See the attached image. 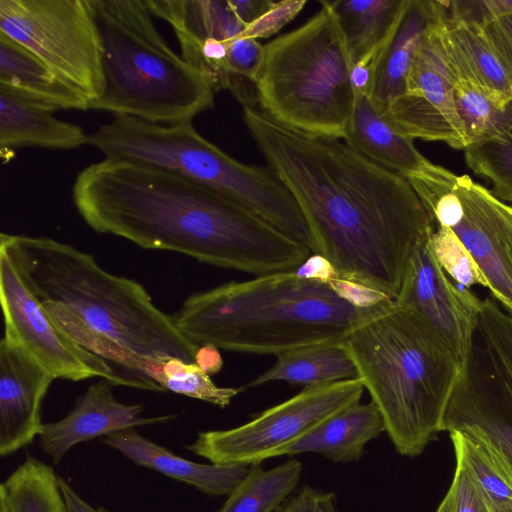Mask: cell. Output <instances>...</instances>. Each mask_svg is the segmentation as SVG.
Segmentation results:
<instances>
[{"mask_svg": "<svg viewBox=\"0 0 512 512\" xmlns=\"http://www.w3.org/2000/svg\"><path fill=\"white\" fill-rule=\"evenodd\" d=\"M58 476L52 466L27 455L0 484V512H65Z\"/></svg>", "mask_w": 512, "mask_h": 512, "instance_id": "28", "label": "cell"}, {"mask_svg": "<svg viewBox=\"0 0 512 512\" xmlns=\"http://www.w3.org/2000/svg\"><path fill=\"white\" fill-rule=\"evenodd\" d=\"M335 504L334 493L304 485L287 498L276 512H337Z\"/></svg>", "mask_w": 512, "mask_h": 512, "instance_id": "38", "label": "cell"}, {"mask_svg": "<svg viewBox=\"0 0 512 512\" xmlns=\"http://www.w3.org/2000/svg\"><path fill=\"white\" fill-rule=\"evenodd\" d=\"M102 443L136 465L191 485L211 497L228 496L246 476L250 466L193 462L143 437L135 428L103 437Z\"/></svg>", "mask_w": 512, "mask_h": 512, "instance_id": "19", "label": "cell"}, {"mask_svg": "<svg viewBox=\"0 0 512 512\" xmlns=\"http://www.w3.org/2000/svg\"><path fill=\"white\" fill-rule=\"evenodd\" d=\"M161 387L173 393L225 408L240 392L238 388L219 387L197 364L175 357L164 361Z\"/></svg>", "mask_w": 512, "mask_h": 512, "instance_id": "32", "label": "cell"}, {"mask_svg": "<svg viewBox=\"0 0 512 512\" xmlns=\"http://www.w3.org/2000/svg\"><path fill=\"white\" fill-rule=\"evenodd\" d=\"M343 140L369 161L404 177L429 163L415 147L414 140L398 132L371 97L362 92H355L354 108Z\"/></svg>", "mask_w": 512, "mask_h": 512, "instance_id": "22", "label": "cell"}, {"mask_svg": "<svg viewBox=\"0 0 512 512\" xmlns=\"http://www.w3.org/2000/svg\"><path fill=\"white\" fill-rule=\"evenodd\" d=\"M456 457V469L449 488L452 494L453 512H491L476 481L463 460Z\"/></svg>", "mask_w": 512, "mask_h": 512, "instance_id": "35", "label": "cell"}, {"mask_svg": "<svg viewBox=\"0 0 512 512\" xmlns=\"http://www.w3.org/2000/svg\"><path fill=\"white\" fill-rule=\"evenodd\" d=\"M442 431L482 440L512 470V315L494 298L476 313Z\"/></svg>", "mask_w": 512, "mask_h": 512, "instance_id": "9", "label": "cell"}, {"mask_svg": "<svg viewBox=\"0 0 512 512\" xmlns=\"http://www.w3.org/2000/svg\"><path fill=\"white\" fill-rule=\"evenodd\" d=\"M0 87L56 110H89L90 99L35 54L0 32Z\"/></svg>", "mask_w": 512, "mask_h": 512, "instance_id": "23", "label": "cell"}, {"mask_svg": "<svg viewBox=\"0 0 512 512\" xmlns=\"http://www.w3.org/2000/svg\"><path fill=\"white\" fill-rule=\"evenodd\" d=\"M448 14V1L408 0L401 18L378 56L370 97L385 114L406 92L407 76L430 30Z\"/></svg>", "mask_w": 512, "mask_h": 512, "instance_id": "18", "label": "cell"}, {"mask_svg": "<svg viewBox=\"0 0 512 512\" xmlns=\"http://www.w3.org/2000/svg\"><path fill=\"white\" fill-rule=\"evenodd\" d=\"M273 2L271 0H228L231 9L245 26L263 15Z\"/></svg>", "mask_w": 512, "mask_h": 512, "instance_id": "42", "label": "cell"}, {"mask_svg": "<svg viewBox=\"0 0 512 512\" xmlns=\"http://www.w3.org/2000/svg\"><path fill=\"white\" fill-rule=\"evenodd\" d=\"M302 463L296 458L266 470L251 464L246 476L215 512H276L297 487Z\"/></svg>", "mask_w": 512, "mask_h": 512, "instance_id": "27", "label": "cell"}, {"mask_svg": "<svg viewBox=\"0 0 512 512\" xmlns=\"http://www.w3.org/2000/svg\"><path fill=\"white\" fill-rule=\"evenodd\" d=\"M55 108L0 87L2 154L22 147L71 150L88 144L82 127L54 117Z\"/></svg>", "mask_w": 512, "mask_h": 512, "instance_id": "21", "label": "cell"}, {"mask_svg": "<svg viewBox=\"0 0 512 512\" xmlns=\"http://www.w3.org/2000/svg\"><path fill=\"white\" fill-rule=\"evenodd\" d=\"M431 234L415 249L395 301L420 314L462 362L482 300L452 284L434 255Z\"/></svg>", "mask_w": 512, "mask_h": 512, "instance_id": "14", "label": "cell"}, {"mask_svg": "<svg viewBox=\"0 0 512 512\" xmlns=\"http://www.w3.org/2000/svg\"><path fill=\"white\" fill-rule=\"evenodd\" d=\"M482 23L502 61L512 73V15Z\"/></svg>", "mask_w": 512, "mask_h": 512, "instance_id": "40", "label": "cell"}, {"mask_svg": "<svg viewBox=\"0 0 512 512\" xmlns=\"http://www.w3.org/2000/svg\"><path fill=\"white\" fill-rule=\"evenodd\" d=\"M436 512H453L452 494L450 490H448Z\"/></svg>", "mask_w": 512, "mask_h": 512, "instance_id": "46", "label": "cell"}, {"mask_svg": "<svg viewBox=\"0 0 512 512\" xmlns=\"http://www.w3.org/2000/svg\"><path fill=\"white\" fill-rule=\"evenodd\" d=\"M328 284L338 295L359 308H374L394 301L373 288L340 277L332 279Z\"/></svg>", "mask_w": 512, "mask_h": 512, "instance_id": "39", "label": "cell"}, {"mask_svg": "<svg viewBox=\"0 0 512 512\" xmlns=\"http://www.w3.org/2000/svg\"><path fill=\"white\" fill-rule=\"evenodd\" d=\"M468 167L488 179L492 193L500 200L512 202V129L504 135L464 150Z\"/></svg>", "mask_w": 512, "mask_h": 512, "instance_id": "31", "label": "cell"}, {"mask_svg": "<svg viewBox=\"0 0 512 512\" xmlns=\"http://www.w3.org/2000/svg\"><path fill=\"white\" fill-rule=\"evenodd\" d=\"M195 364L209 376L217 374L223 366L219 348L210 343L200 345L196 351Z\"/></svg>", "mask_w": 512, "mask_h": 512, "instance_id": "44", "label": "cell"}, {"mask_svg": "<svg viewBox=\"0 0 512 512\" xmlns=\"http://www.w3.org/2000/svg\"><path fill=\"white\" fill-rule=\"evenodd\" d=\"M430 243L442 269L457 283L466 289L475 285L488 288L479 265L451 229L437 226Z\"/></svg>", "mask_w": 512, "mask_h": 512, "instance_id": "33", "label": "cell"}, {"mask_svg": "<svg viewBox=\"0 0 512 512\" xmlns=\"http://www.w3.org/2000/svg\"><path fill=\"white\" fill-rule=\"evenodd\" d=\"M350 379H358L357 368L343 342H337L301 347L279 354L275 364L246 387L272 381L306 387Z\"/></svg>", "mask_w": 512, "mask_h": 512, "instance_id": "26", "label": "cell"}, {"mask_svg": "<svg viewBox=\"0 0 512 512\" xmlns=\"http://www.w3.org/2000/svg\"><path fill=\"white\" fill-rule=\"evenodd\" d=\"M89 3L101 41L103 75V91L89 110L176 124L213 107V88L168 45L145 0Z\"/></svg>", "mask_w": 512, "mask_h": 512, "instance_id": "6", "label": "cell"}, {"mask_svg": "<svg viewBox=\"0 0 512 512\" xmlns=\"http://www.w3.org/2000/svg\"><path fill=\"white\" fill-rule=\"evenodd\" d=\"M455 456L470 471L491 512H512V470L482 440L460 432L449 433Z\"/></svg>", "mask_w": 512, "mask_h": 512, "instance_id": "30", "label": "cell"}, {"mask_svg": "<svg viewBox=\"0 0 512 512\" xmlns=\"http://www.w3.org/2000/svg\"><path fill=\"white\" fill-rule=\"evenodd\" d=\"M302 26L264 45L259 108L289 127L343 139L354 108L352 60L327 1Z\"/></svg>", "mask_w": 512, "mask_h": 512, "instance_id": "8", "label": "cell"}, {"mask_svg": "<svg viewBox=\"0 0 512 512\" xmlns=\"http://www.w3.org/2000/svg\"><path fill=\"white\" fill-rule=\"evenodd\" d=\"M394 301L359 308L328 283L281 271L194 293L172 317L179 332L195 345L210 343L226 351L277 356L343 342Z\"/></svg>", "mask_w": 512, "mask_h": 512, "instance_id": "3", "label": "cell"}, {"mask_svg": "<svg viewBox=\"0 0 512 512\" xmlns=\"http://www.w3.org/2000/svg\"><path fill=\"white\" fill-rule=\"evenodd\" d=\"M0 300L4 337L55 379L82 381L100 377L115 386L140 388L135 380L118 372L111 363L79 345L50 318L3 248H0Z\"/></svg>", "mask_w": 512, "mask_h": 512, "instance_id": "12", "label": "cell"}, {"mask_svg": "<svg viewBox=\"0 0 512 512\" xmlns=\"http://www.w3.org/2000/svg\"><path fill=\"white\" fill-rule=\"evenodd\" d=\"M0 32L83 91L90 102L101 95V41L89 0H0Z\"/></svg>", "mask_w": 512, "mask_h": 512, "instance_id": "10", "label": "cell"}, {"mask_svg": "<svg viewBox=\"0 0 512 512\" xmlns=\"http://www.w3.org/2000/svg\"><path fill=\"white\" fill-rule=\"evenodd\" d=\"M305 4L306 0L273 2L263 15L247 25L239 35L254 39L270 37L294 19Z\"/></svg>", "mask_w": 512, "mask_h": 512, "instance_id": "36", "label": "cell"}, {"mask_svg": "<svg viewBox=\"0 0 512 512\" xmlns=\"http://www.w3.org/2000/svg\"><path fill=\"white\" fill-rule=\"evenodd\" d=\"M295 272L301 277L324 283L338 277L333 265L324 256L314 253Z\"/></svg>", "mask_w": 512, "mask_h": 512, "instance_id": "41", "label": "cell"}, {"mask_svg": "<svg viewBox=\"0 0 512 512\" xmlns=\"http://www.w3.org/2000/svg\"><path fill=\"white\" fill-rule=\"evenodd\" d=\"M442 37L455 79L466 80L495 97L512 99V73L481 21L454 15L448 9Z\"/></svg>", "mask_w": 512, "mask_h": 512, "instance_id": "20", "label": "cell"}, {"mask_svg": "<svg viewBox=\"0 0 512 512\" xmlns=\"http://www.w3.org/2000/svg\"><path fill=\"white\" fill-rule=\"evenodd\" d=\"M497 207L503 218L508 234L512 240V206L498 199Z\"/></svg>", "mask_w": 512, "mask_h": 512, "instance_id": "45", "label": "cell"}, {"mask_svg": "<svg viewBox=\"0 0 512 512\" xmlns=\"http://www.w3.org/2000/svg\"><path fill=\"white\" fill-rule=\"evenodd\" d=\"M359 379L306 386L297 395L266 409L249 422L226 430L199 432L185 448L210 463L251 465L283 451L339 411L360 402Z\"/></svg>", "mask_w": 512, "mask_h": 512, "instance_id": "11", "label": "cell"}, {"mask_svg": "<svg viewBox=\"0 0 512 512\" xmlns=\"http://www.w3.org/2000/svg\"><path fill=\"white\" fill-rule=\"evenodd\" d=\"M104 158L160 168L205 186L256 213L308 246L314 244L296 200L268 166L247 165L201 136L192 121L157 124L114 117L89 134Z\"/></svg>", "mask_w": 512, "mask_h": 512, "instance_id": "7", "label": "cell"}, {"mask_svg": "<svg viewBox=\"0 0 512 512\" xmlns=\"http://www.w3.org/2000/svg\"><path fill=\"white\" fill-rule=\"evenodd\" d=\"M244 123L310 229L313 253L338 277L398 297L410 259L434 224L408 180L340 139L289 127L258 106Z\"/></svg>", "mask_w": 512, "mask_h": 512, "instance_id": "1", "label": "cell"}, {"mask_svg": "<svg viewBox=\"0 0 512 512\" xmlns=\"http://www.w3.org/2000/svg\"><path fill=\"white\" fill-rule=\"evenodd\" d=\"M343 345L397 452L420 455L442 432L462 362L420 314L396 301Z\"/></svg>", "mask_w": 512, "mask_h": 512, "instance_id": "4", "label": "cell"}, {"mask_svg": "<svg viewBox=\"0 0 512 512\" xmlns=\"http://www.w3.org/2000/svg\"><path fill=\"white\" fill-rule=\"evenodd\" d=\"M445 18L430 30L417 51L405 94L394 99L384 115L408 138L441 141L464 151L467 141L454 103L455 78L442 37Z\"/></svg>", "mask_w": 512, "mask_h": 512, "instance_id": "13", "label": "cell"}, {"mask_svg": "<svg viewBox=\"0 0 512 512\" xmlns=\"http://www.w3.org/2000/svg\"><path fill=\"white\" fill-rule=\"evenodd\" d=\"M114 386L102 378L77 397L64 418L43 423L38 436L39 446L53 464L58 465L79 443L139 426L165 423L177 416L143 417L144 406L119 402L113 393Z\"/></svg>", "mask_w": 512, "mask_h": 512, "instance_id": "16", "label": "cell"}, {"mask_svg": "<svg viewBox=\"0 0 512 512\" xmlns=\"http://www.w3.org/2000/svg\"><path fill=\"white\" fill-rule=\"evenodd\" d=\"M454 103L467 147L496 139L512 129V99L495 97L456 78Z\"/></svg>", "mask_w": 512, "mask_h": 512, "instance_id": "29", "label": "cell"}, {"mask_svg": "<svg viewBox=\"0 0 512 512\" xmlns=\"http://www.w3.org/2000/svg\"><path fill=\"white\" fill-rule=\"evenodd\" d=\"M460 221L451 229L483 272L494 299L512 315V240L498 198L468 175H458Z\"/></svg>", "mask_w": 512, "mask_h": 512, "instance_id": "15", "label": "cell"}, {"mask_svg": "<svg viewBox=\"0 0 512 512\" xmlns=\"http://www.w3.org/2000/svg\"><path fill=\"white\" fill-rule=\"evenodd\" d=\"M449 12L481 22L512 15V0L449 1Z\"/></svg>", "mask_w": 512, "mask_h": 512, "instance_id": "37", "label": "cell"}, {"mask_svg": "<svg viewBox=\"0 0 512 512\" xmlns=\"http://www.w3.org/2000/svg\"><path fill=\"white\" fill-rule=\"evenodd\" d=\"M408 0L327 1L353 65L380 51L393 34Z\"/></svg>", "mask_w": 512, "mask_h": 512, "instance_id": "25", "label": "cell"}, {"mask_svg": "<svg viewBox=\"0 0 512 512\" xmlns=\"http://www.w3.org/2000/svg\"><path fill=\"white\" fill-rule=\"evenodd\" d=\"M58 483L63 496L65 512H109L105 507L91 506L60 476H58Z\"/></svg>", "mask_w": 512, "mask_h": 512, "instance_id": "43", "label": "cell"}, {"mask_svg": "<svg viewBox=\"0 0 512 512\" xmlns=\"http://www.w3.org/2000/svg\"><path fill=\"white\" fill-rule=\"evenodd\" d=\"M0 248L13 259L41 303L56 305L90 331L135 354L195 363L198 345L176 328L135 280L102 268L92 254L48 237L1 233Z\"/></svg>", "mask_w": 512, "mask_h": 512, "instance_id": "5", "label": "cell"}, {"mask_svg": "<svg viewBox=\"0 0 512 512\" xmlns=\"http://www.w3.org/2000/svg\"><path fill=\"white\" fill-rule=\"evenodd\" d=\"M55 378L19 346L0 342V456L31 444L42 428L41 408Z\"/></svg>", "mask_w": 512, "mask_h": 512, "instance_id": "17", "label": "cell"}, {"mask_svg": "<svg viewBox=\"0 0 512 512\" xmlns=\"http://www.w3.org/2000/svg\"><path fill=\"white\" fill-rule=\"evenodd\" d=\"M73 201L94 231L256 276L295 271L311 249L233 200L178 174L104 158L79 172Z\"/></svg>", "mask_w": 512, "mask_h": 512, "instance_id": "2", "label": "cell"}, {"mask_svg": "<svg viewBox=\"0 0 512 512\" xmlns=\"http://www.w3.org/2000/svg\"><path fill=\"white\" fill-rule=\"evenodd\" d=\"M226 41L223 74L225 89L231 91L240 80L254 82L263 61L264 45L257 39L240 35Z\"/></svg>", "mask_w": 512, "mask_h": 512, "instance_id": "34", "label": "cell"}, {"mask_svg": "<svg viewBox=\"0 0 512 512\" xmlns=\"http://www.w3.org/2000/svg\"><path fill=\"white\" fill-rule=\"evenodd\" d=\"M385 431L382 415L373 402L356 403L330 416L282 455L320 453L332 462L347 463L364 454L366 444Z\"/></svg>", "mask_w": 512, "mask_h": 512, "instance_id": "24", "label": "cell"}]
</instances>
